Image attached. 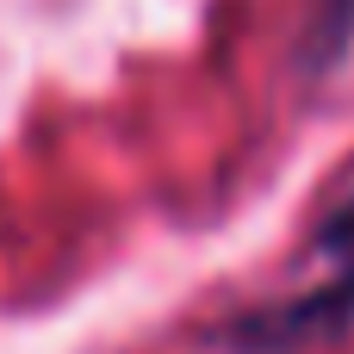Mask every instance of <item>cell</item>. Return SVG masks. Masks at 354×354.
<instances>
[{
  "label": "cell",
  "instance_id": "1",
  "mask_svg": "<svg viewBox=\"0 0 354 354\" xmlns=\"http://www.w3.org/2000/svg\"><path fill=\"white\" fill-rule=\"evenodd\" d=\"M348 330H354V180L317 218V230L305 243L299 286L236 311L218 330V342H230L243 354H286V348H311V342L348 336Z\"/></svg>",
  "mask_w": 354,
  "mask_h": 354
}]
</instances>
